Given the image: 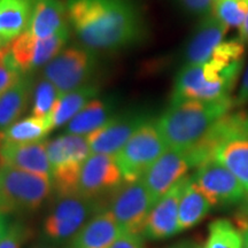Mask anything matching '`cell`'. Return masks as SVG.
Masks as SVG:
<instances>
[{"label": "cell", "instance_id": "cell-39", "mask_svg": "<svg viewBox=\"0 0 248 248\" xmlns=\"http://www.w3.org/2000/svg\"><path fill=\"white\" fill-rule=\"evenodd\" d=\"M8 213H11V210H9L7 203H6V201L4 200V198H2L1 194H0V214H6V215H7Z\"/></svg>", "mask_w": 248, "mask_h": 248}, {"label": "cell", "instance_id": "cell-33", "mask_svg": "<svg viewBox=\"0 0 248 248\" xmlns=\"http://www.w3.org/2000/svg\"><path fill=\"white\" fill-rule=\"evenodd\" d=\"M187 13L198 16H208L213 13L215 0H179Z\"/></svg>", "mask_w": 248, "mask_h": 248}, {"label": "cell", "instance_id": "cell-20", "mask_svg": "<svg viewBox=\"0 0 248 248\" xmlns=\"http://www.w3.org/2000/svg\"><path fill=\"white\" fill-rule=\"evenodd\" d=\"M69 27L63 0H35L28 31L38 39H45Z\"/></svg>", "mask_w": 248, "mask_h": 248}, {"label": "cell", "instance_id": "cell-13", "mask_svg": "<svg viewBox=\"0 0 248 248\" xmlns=\"http://www.w3.org/2000/svg\"><path fill=\"white\" fill-rule=\"evenodd\" d=\"M192 179L213 206L239 202L247 192L230 170L213 159L198 167Z\"/></svg>", "mask_w": 248, "mask_h": 248}, {"label": "cell", "instance_id": "cell-5", "mask_svg": "<svg viewBox=\"0 0 248 248\" xmlns=\"http://www.w3.org/2000/svg\"><path fill=\"white\" fill-rule=\"evenodd\" d=\"M101 210H104L101 200L89 199L77 193L58 197L43 224L45 243L71 241L90 218Z\"/></svg>", "mask_w": 248, "mask_h": 248}, {"label": "cell", "instance_id": "cell-36", "mask_svg": "<svg viewBox=\"0 0 248 248\" xmlns=\"http://www.w3.org/2000/svg\"><path fill=\"white\" fill-rule=\"evenodd\" d=\"M9 219L6 214H0V241L4 239V237L9 230Z\"/></svg>", "mask_w": 248, "mask_h": 248}, {"label": "cell", "instance_id": "cell-7", "mask_svg": "<svg viewBox=\"0 0 248 248\" xmlns=\"http://www.w3.org/2000/svg\"><path fill=\"white\" fill-rule=\"evenodd\" d=\"M167 150L168 146L157 128L156 121L148 120L115 155L123 181L141 179L152 164Z\"/></svg>", "mask_w": 248, "mask_h": 248}, {"label": "cell", "instance_id": "cell-12", "mask_svg": "<svg viewBox=\"0 0 248 248\" xmlns=\"http://www.w3.org/2000/svg\"><path fill=\"white\" fill-rule=\"evenodd\" d=\"M122 173L114 155L91 154L80 170L76 193L84 198L101 200L113 194L122 185Z\"/></svg>", "mask_w": 248, "mask_h": 248}, {"label": "cell", "instance_id": "cell-26", "mask_svg": "<svg viewBox=\"0 0 248 248\" xmlns=\"http://www.w3.org/2000/svg\"><path fill=\"white\" fill-rule=\"evenodd\" d=\"M52 130H53L52 120L29 116L27 119L17 121L13 125L0 132V137L9 142L27 144V142L44 140Z\"/></svg>", "mask_w": 248, "mask_h": 248}, {"label": "cell", "instance_id": "cell-10", "mask_svg": "<svg viewBox=\"0 0 248 248\" xmlns=\"http://www.w3.org/2000/svg\"><path fill=\"white\" fill-rule=\"evenodd\" d=\"M155 202L141 179L124 182L111 194L109 212L124 233L142 234Z\"/></svg>", "mask_w": 248, "mask_h": 248}, {"label": "cell", "instance_id": "cell-40", "mask_svg": "<svg viewBox=\"0 0 248 248\" xmlns=\"http://www.w3.org/2000/svg\"><path fill=\"white\" fill-rule=\"evenodd\" d=\"M243 248H248V229L243 232Z\"/></svg>", "mask_w": 248, "mask_h": 248}, {"label": "cell", "instance_id": "cell-34", "mask_svg": "<svg viewBox=\"0 0 248 248\" xmlns=\"http://www.w3.org/2000/svg\"><path fill=\"white\" fill-rule=\"evenodd\" d=\"M110 248H144L141 234L123 233L114 241Z\"/></svg>", "mask_w": 248, "mask_h": 248}, {"label": "cell", "instance_id": "cell-18", "mask_svg": "<svg viewBox=\"0 0 248 248\" xmlns=\"http://www.w3.org/2000/svg\"><path fill=\"white\" fill-rule=\"evenodd\" d=\"M224 24L219 22L213 14L204 16L198 24L185 45L184 64H201L208 62L214 51L224 39L226 33Z\"/></svg>", "mask_w": 248, "mask_h": 248}, {"label": "cell", "instance_id": "cell-9", "mask_svg": "<svg viewBox=\"0 0 248 248\" xmlns=\"http://www.w3.org/2000/svg\"><path fill=\"white\" fill-rule=\"evenodd\" d=\"M97 55L85 47L71 46L60 52L42 69V75L60 94L91 84L97 70Z\"/></svg>", "mask_w": 248, "mask_h": 248}, {"label": "cell", "instance_id": "cell-2", "mask_svg": "<svg viewBox=\"0 0 248 248\" xmlns=\"http://www.w3.org/2000/svg\"><path fill=\"white\" fill-rule=\"evenodd\" d=\"M234 107V99L231 97L170 102L156 124L168 148L187 152L199 145L217 121Z\"/></svg>", "mask_w": 248, "mask_h": 248}, {"label": "cell", "instance_id": "cell-29", "mask_svg": "<svg viewBox=\"0 0 248 248\" xmlns=\"http://www.w3.org/2000/svg\"><path fill=\"white\" fill-rule=\"evenodd\" d=\"M248 12V0H215L213 15L226 29L240 28Z\"/></svg>", "mask_w": 248, "mask_h": 248}, {"label": "cell", "instance_id": "cell-25", "mask_svg": "<svg viewBox=\"0 0 248 248\" xmlns=\"http://www.w3.org/2000/svg\"><path fill=\"white\" fill-rule=\"evenodd\" d=\"M99 93V88L94 84H88L62 94L55 105L52 124L53 129L63 126L75 117L89 102H91Z\"/></svg>", "mask_w": 248, "mask_h": 248}, {"label": "cell", "instance_id": "cell-22", "mask_svg": "<svg viewBox=\"0 0 248 248\" xmlns=\"http://www.w3.org/2000/svg\"><path fill=\"white\" fill-rule=\"evenodd\" d=\"M32 78L24 75L16 84L0 94V132L14 123L27 110L32 95Z\"/></svg>", "mask_w": 248, "mask_h": 248}, {"label": "cell", "instance_id": "cell-14", "mask_svg": "<svg viewBox=\"0 0 248 248\" xmlns=\"http://www.w3.org/2000/svg\"><path fill=\"white\" fill-rule=\"evenodd\" d=\"M148 120H151L150 116L140 110H126L114 115L104 126L86 136L91 153L115 156Z\"/></svg>", "mask_w": 248, "mask_h": 248}, {"label": "cell", "instance_id": "cell-1", "mask_svg": "<svg viewBox=\"0 0 248 248\" xmlns=\"http://www.w3.org/2000/svg\"><path fill=\"white\" fill-rule=\"evenodd\" d=\"M68 22L83 47L115 52L141 42L142 15L132 0H66Z\"/></svg>", "mask_w": 248, "mask_h": 248}, {"label": "cell", "instance_id": "cell-16", "mask_svg": "<svg viewBox=\"0 0 248 248\" xmlns=\"http://www.w3.org/2000/svg\"><path fill=\"white\" fill-rule=\"evenodd\" d=\"M188 177H184L176 183L170 190L156 201L148 216L142 235L147 239L161 240L177 234L178 209L183 191Z\"/></svg>", "mask_w": 248, "mask_h": 248}, {"label": "cell", "instance_id": "cell-41", "mask_svg": "<svg viewBox=\"0 0 248 248\" xmlns=\"http://www.w3.org/2000/svg\"><path fill=\"white\" fill-rule=\"evenodd\" d=\"M31 248H58V247H55L53 244L44 243V244H38V245H35V246L31 247Z\"/></svg>", "mask_w": 248, "mask_h": 248}, {"label": "cell", "instance_id": "cell-17", "mask_svg": "<svg viewBox=\"0 0 248 248\" xmlns=\"http://www.w3.org/2000/svg\"><path fill=\"white\" fill-rule=\"evenodd\" d=\"M0 166H8L24 171L52 178V168L45 140L15 144L0 137Z\"/></svg>", "mask_w": 248, "mask_h": 248}, {"label": "cell", "instance_id": "cell-8", "mask_svg": "<svg viewBox=\"0 0 248 248\" xmlns=\"http://www.w3.org/2000/svg\"><path fill=\"white\" fill-rule=\"evenodd\" d=\"M53 190L52 178L0 166V194L12 212H35Z\"/></svg>", "mask_w": 248, "mask_h": 248}, {"label": "cell", "instance_id": "cell-31", "mask_svg": "<svg viewBox=\"0 0 248 248\" xmlns=\"http://www.w3.org/2000/svg\"><path fill=\"white\" fill-rule=\"evenodd\" d=\"M245 47H246V45L244 44V42L239 37L225 40V42L223 40L214 51L212 59L219 62L223 66H230L235 62L244 60Z\"/></svg>", "mask_w": 248, "mask_h": 248}, {"label": "cell", "instance_id": "cell-23", "mask_svg": "<svg viewBox=\"0 0 248 248\" xmlns=\"http://www.w3.org/2000/svg\"><path fill=\"white\" fill-rule=\"evenodd\" d=\"M114 116V105L108 100L94 99L89 102L66 125L68 135L86 136L104 126Z\"/></svg>", "mask_w": 248, "mask_h": 248}, {"label": "cell", "instance_id": "cell-19", "mask_svg": "<svg viewBox=\"0 0 248 248\" xmlns=\"http://www.w3.org/2000/svg\"><path fill=\"white\" fill-rule=\"evenodd\" d=\"M122 233L113 214L104 209L83 226L70 241L69 248H110Z\"/></svg>", "mask_w": 248, "mask_h": 248}, {"label": "cell", "instance_id": "cell-21", "mask_svg": "<svg viewBox=\"0 0 248 248\" xmlns=\"http://www.w3.org/2000/svg\"><path fill=\"white\" fill-rule=\"evenodd\" d=\"M35 0H0V44L11 45L28 31Z\"/></svg>", "mask_w": 248, "mask_h": 248}, {"label": "cell", "instance_id": "cell-28", "mask_svg": "<svg viewBox=\"0 0 248 248\" xmlns=\"http://www.w3.org/2000/svg\"><path fill=\"white\" fill-rule=\"evenodd\" d=\"M203 248H243V233L228 219H216L209 224Z\"/></svg>", "mask_w": 248, "mask_h": 248}, {"label": "cell", "instance_id": "cell-3", "mask_svg": "<svg viewBox=\"0 0 248 248\" xmlns=\"http://www.w3.org/2000/svg\"><path fill=\"white\" fill-rule=\"evenodd\" d=\"M190 152L198 164L215 160L230 170L248 192V111L228 113Z\"/></svg>", "mask_w": 248, "mask_h": 248}, {"label": "cell", "instance_id": "cell-27", "mask_svg": "<svg viewBox=\"0 0 248 248\" xmlns=\"http://www.w3.org/2000/svg\"><path fill=\"white\" fill-rule=\"evenodd\" d=\"M31 97H32V106H31L32 116L52 120L55 105L61 97L57 88L43 77L36 82Z\"/></svg>", "mask_w": 248, "mask_h": 248}, {"label": "cell", "instance_id": "cell-11", "mask_svg": "<svg viewBox=\"0 0 248 248\" xmlns=\"http://www.w3.org/2000/svg\"><path fill=\"white\" fill-rule=\"evenodd\" d=\"M70 36V28L45 39L33 37L29 31L22 33L12 43L11 53L17 67L24 75L44 68L64 49Z\"/></svg>", "mask_w": 248, "mask_h": 248}, {"label": "cell", "instance_id": "cell-4", "mask_svg": "<svg viewBox=\"0 0 248 248\" xmlns=\"http://www.w3.org/2000/svg\"><path fill=\"white\" fill-rule=\"evenodd\" d=\"M244 67V60L223 66L213 59L201 64H184L177 74L170 102L218 100L230 97Z\"/></svg>", "mask_w": 248, "mask_h": 248}, {"label": "cell", "instance_id": "cell-15", "mask_svg": "<svg viewBox=\"0 0 248 248\" xmlns=\"http://www.w3.org/2000/svg\"><path fill=\"white\" fill-rule=\"evenodd\" d=\"M192 168L185 152L168 148L142 176L141 181L150 192L154 202L159 201L176 183L184 178Z\"/></svg>", "mask_w": 248, "mask_h": 248}, {"label": "cell", "instance_id": "cell-37", "mask_svg": "<svg viewBox=\"0 0 248 248\" xmlns=\"http://www.w3.org/2000/svg\"><path fill=\"white\" fill-rule=\"evenodd\" d=\"M239 38L243 40L245 45H248V12L246 14V17H245V21L243 26L240 27V35Z\"/></svg>", "mask_w": 248, "mask_h": 248}, {"label": "cell", "instance_id": "cell-38", "mask_svg": "<svg viewBox=\"0 0 248 248\" xmlns=\"http://www.w3.org/2000/svg\"><path fill=\"white\" fill-rule=\"evenodd\" d=\"M170 248H201V247L198 244L193 243V241H182V243L173 245V246Z\"/></svg>", "mask_w": 248, "mask_h": 248}, {"label": "cell", "instance_id": "cell-32", "mask_svg": "<svg viewBox=\"0 0 248 248\" xmlns=\"http://www.w3.org/2000/svg\"><path fill=\"white\" fill-rule=\"evenodd\" d=\"M29 237L30 230L27 225L21 222L12 223L4 239L0 241V248H22Z\"/></svg>", "mask_w": 248, "mask_h": 248}, {"label": "cell", "instance_id": "cell-6", "mask_svg": "<svg viewBox=\"0 0 248 248\" xmlns=\"http://www.w3.org/2000/svg\"><path fill=\"white\" fill-rule=\"evenodd\" d=\"M90 153L88 139L83 136L64 133L47 142L52 182L58 197L76 193L80 170Z\"/></svg>", "mask_w": 248, "mask_h": 248}, {"label": "cell", "instance_id": "cell-35", "mask_svg": "<svg viewBox=\"0 0 248 248\" xmlns=\"http://www.w3.org/2000/svg\"><path fill=\"white\" fill-rule=\"evenodd\" d=\"M234 105L235 107H244L248 105V66L245 70L243 78H241L239 92L234 98Z\"/></svg>", "mask_w": 248, "mask_h": 248}, {"label": "cell", "instance_id": "cell-30", "mask_svg": "<svg viewBox=\"0 0 248 248\" xmlns=\"http://www.w3.org/2000/svg\"><path fill=\"white\" fill-rule=\"evenodd\" d=\"M11 45L0 44V94L16 84L24 76L11 53Z\"/></svg>", "mask_w": 248, "mask_h": 248}, {"label": "cell", "instance_id": "cell-24", "mask_svg": "<svg viewBox=\"0 0 248 248\" xmlns=\"http://www.w3.org/2000/svg\"><path fill=\"white\" fill-rule=\"evenodd\" d=\"M213 204L206 195L200 191L192 177L187 178L185 188L183 191L178 209L179 231H185L193 228L202 221L210 212Z\"/></svg>", "mask_w": 248, "mask_h": 248}]
</instances>
